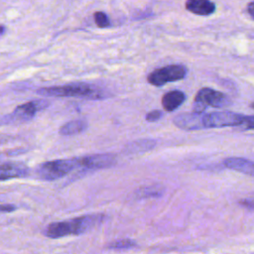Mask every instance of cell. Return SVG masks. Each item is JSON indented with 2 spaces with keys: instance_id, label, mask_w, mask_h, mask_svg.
I'll return each instance as SVG.
<instances>
[{
  "instance_id": "obj_4",
  "label": "cell",
  "mask_w": 254,
  "mask_h": 254,
  "mask_svg": "<svg viewBox=\"0 0 254 254\" xmlns=\"http://www.w3.org/2000/svg\"><path fill=\"white\" fill-rule=\"evenodd\" d=\"M230 104L228 96L220 91L214 90L209 87H203L198 90L195 95L192 111L196 113H203L207 107L222 108Z\"/></svg>"
},
{
  "instance_id": "obj_16",
  "label": "cell",
  "mask_w": 254,
  "mask_h": 254,
  "mask_svg": "<svg viewBox=\"0 0 254 254\" xmlns=\"http://www.w3.org/2000/svg\"><path fill=\"white\" fill-rule=\"evenodd\" d=\"M136 243L131 239H121L118 241H114L108 245V248L112 249H128L135 247Z\"/></svg>"
},
{
  "instance_id": "obj_12",
  "label": "cell",
  "mask_w": 254,
  "mask_h": 254,
  "mask_svg": "<svg viewBox=\"0 0 254 254\" xmlns=\"http://www.w3.org/2000/svg\"><path fill=\"white\" fill-rule=\"evenodd\" d=\"M185 101L186 94L181 90H171L165 93L162 97L163 108L168 112L178 109Z\"/></svg>"
},
{
  "instance_id": "obj_5",
  "label": "cell",
  "mask_w": 254,
  "mask_h": 254,
  "mask_svg": "<svg viewBox=\"0 0 254 254\" xmlns=\"http://www.w3.org/2000/svg\"><path fill=\"white\" fill-rule=\"evenodd\" d=\"M188 68L184 64H169L149 73L147 80L155 86H162L168 82L178 81L187 76Z\"/></svg>"
},
{
  "instance_id": "obj_6",
  "label": "cell",
  "mask_w": 254,
  "mask_h": 254,
  "mask_svg": "<svg viewBox=\"0 0 254 254\" xmlns=\"http://www.w3.org/2000/svg\"><path fill=\"white\" fill-rule=\"evenodd\" d=\"M245 115L231 112L220 111L211 112L203 115L204 128H220L225 126H241Z\"/></svg>"
},
{
  "instance_id": "obj_21",
  "label": "cell",
  "mask_w": 254,
  "mask_h": 254,
  "mask_svg": "<svg viewBox=\"0 0 254 254\" xmlns=\"http://www.w3.org/2000/svg\"><path fill=\"white\" fill-rule=\"evenodd\" d=\"M245 129H254V115L253 116H245L243 124Z\"/></svg>"
},
{
  "instance_id": "obj_3",
  "label": "cell",
  "mask_w": 254,
  "mask_h": 254,
  "mask_svg": "<svg viewBox=\"0 0 254 254\" xmlns=\"http://www.w3.org/2000/svg\"><path fill=\"white\" fill-rule=\"evenodd\" d=\"M78 168L77 158L55 160L43 163L38 168L37 174L44 181H56Z\"/></svg>"
},
{
  "instance_id": "obj_19",
  "label": "cell",
  "mask_w": 254,
  "mask_h": 254,
  "mask_svg": "<svg viewBox=\"0 0 254 254\" xmlns=\"http://www.w3.org/2000/svg\"><path fill=\"white\" fill-rule=\"evenodd\" d=\"M162 116H163V112L159 109H155L146 114V120L149 122H155L161 119Z\"/></svg>"
},
{
  "instance_id": "obj_8",
  "label": "cell",
  "mask_w": 254,
  "mask_h": 254,
  "mask_svg": "<svg viewBox=\"0 0 254 254\" xmlns=\"http://www.w3.org/2000/svg\"><path fill=\"white\" fill-rule=\"evenodd\" d=\"M49 101L45 99H37L18 105L14 112L13 117L18 120H30L40 110H44L49 106Z\"/></svg>"
},
{
  "instance_id": "obj_25",
  "label": "cell",
  "mask_w": 254,
  "mask_h": 254,
  "mask_svg": "<svg viewBox=\"0 0 254 254\" xmlns=\"http://www.w3.org/2000/svg\"><path fill=\"white\" fill-rule=\"evenodd\" d=\"M250 107H251V108H253V109H254V102H253V103H251V104H250Z\"/></svg>"
},
{
  "instance_id": "obj_1",
  "label": "cell",
  "mask_w": 254,
  "mask_h": 254,
  "mask_svg": "<svg viewBox=\"0 0 254 254\" xmlns=\"http://www.w3.org/2000/svg\"><path fill=\"white\" fill-rule=\"evenodd\" d=\"M104 219L103 214H87L75 218L50 223L44 230L49 238H61L67 235H79L95 227Z\"/></svg>"
},
{
  "instance_id": "obj_20",
  "label": "cell",
  "mask_w": 254,
  "mask_h": 254,
  "mask_svg": "<svg viewBox=\"0 0 254 254\" xmlns=\"http://www.w3.org/2000/svg\"><path fill=\"white\" fill-rule=\"evenodd\" d=\"M243 207H246L248 209H254V194L252 196L243 198L240 202H239Z\"/></svg>"
},
{
  "instance_id": "obj_11",
  "label": "cell",
  "mask_w": 254,
  "mask_h": 254,
  "mask_svg": "<svg viewBox=\"0 0 254 254\" xmlns=\"http://www.w3.org/2000/svg\"><path fill=\"white\" fill-rule=\"evenodd\" d=\"M223 165L230 170L243 173L245 175L254 176V162L244 158L230 157L223 161Z\"/></svg>"
},
{
  "instance_id": "obj_23",
  "label": "cell",
  "mask_w": 254,
  "mask_h": 254,
  "mask_svg": "<svg viewBox=\"0 0 254 254\" xmlns=\"http://www.w3.org/2000/svg\"><path fill=\"white\" fill-rule=\"evenodd\" d=\"M247 11L249 13V15L254 19V1L250 2L247 6Z\"/></svg>"
},
{
  "instance_id": "obj_10",
  "label": "cell",
  "mask_w": 254,
  "mask_h": 254,
  "mask_svg": "<svg viewBox=\"0 0 254 254\" xmlns=\"http://www.w3.org/2000/svg\"><path fill=\"white\" fill-rule=\"evenodd\" d=\"M29 168L22 163H4L0 165V181L24 178L29 175Z\"/></svg>"
},
{
  "instance_id": "obj_22",
  "label": "cell",
  "mask_w": 254,
  "mask_h": 254,
  "mask_svg": "<svg viewBox=\"0 0 254 254\" xmlns=\"http://www.w3.org/2000/svg\"><path fill=\"white\" fill-rule=\"evenodd\" d=\"M17 209L14 204H0V212H12Z\"/></svg>"
},
{
  "instance_id": "obj_2",
  "label": "cell",
  "mask_w": 254,
  "mask_h": 254,
  "mask_svg": "<svg viewBox=\"0 0 254 254\" xmlns=\"http://www.w3.org/2000/svg\"><path fill=\"white\" fill-rule=\"evenodd\" d=\"M37 92L48 96H72L88 99H100L104 97V92L101 88L86 82H72L64 85L42 87Z\"/></svg>"
},
{
  "instance_id": "obj_24",
  "label": "cell",
  "mask_w": 254,
  "mask_h": 254,
  "mask_svg": "<svg viewBox=\"0 0 254 254\" xmlns=\"http://www.w3.org/2000/svg\"><path fill=\"white\" fill-rule=\"evenodd\" d=\"M4 30H5V28L3 26H0V34H2L4 32Z\"/></svg>"
},
{
  "instance_id": "obj_17",
  "label": "cell",
  "mask_w": 254,
  "mask_h": 254,
  "mask_svg": "<svg viewBox=\"0 0 254 254\" xmlns=\"http://www.w3.org/2000/svg\"><path fill=\"white\" fill-rule=\"evenodd\" d=\"M94 21H95V24L99 28H106L109 26L108 17L103 12H95L94 13Z\"/></svg>"
},
{
  "instance_id": "obj_15",
  "label": "cell",
  "mask_w": 254,
  "mask_h": 254,
  "mask_svg": "<svg viewBox=\"0 0 254 254\" xmlns=\"http://www.w3.org/2000/svg\"><path fill=\"white\" fill-rule=\"evenodd\" d=\"M156 145V141L145 139V140H139L136 142H133L129 145L130 152H138V151H147L152 149Z\"/></svg>"
},
{
  "instance_id": "obj_13",
  "label": "cell",
  "mask_w": 254,
  "mask_h": 254,
  "mask_svg": "<svg viewBox=\"0 0 254 254\" xmlns=\"http://www.w3.org/2000/svg\"><path fill=\"white\" fill-rule=\"evenodd\" d=\"M186 9L193 14L206 16L215 11V5L210 0H187Z\"/></svg>"
},
{
  "instance_id": "obj_9",
  "label": "cell",
  "mask_w": 254,
  "mask_h": 254,
  "mask_svg": "<svg viewBox=\"0 0 254 254\" xmlns=\"http://www.w3.org/2000/svg\"><path fill=\"white\" fill-rule=\"evenodd\" d=\"M173 122L177 127L188 131L204 128L202 113H196L193 111L191 113H182L177 115Z\"/></svg>"
},
{
  "instance_id": "obj_7",
  "label": "cell",
  "mask_w": 254,
  "mask_h": 254,
  "mask_svg": "<svg viewBox=\"0 0 254 254\" xmlns=\"http://www.w3.org/2000/svg\"><path fill=\"white\" fill-rule=\"evenodd\" d=\"M115 163V157L111 154H95L77 158L78 168L94 170L108 168Z\"/></svg>"
},
{
  "instance_id": "obj_18",
  "label": "cell",
  "mask_w": 254,
  "mask_h": 254,
  "mask_svg": "<svg viewBox=\"0 0 254 254\" xmlns=\"http://www.w3.org/2000/svg\"><path fill=\"white\" fill-rule=\"evenodd\" d=\"M161 191L162 190L156 187H148L145 188L144 190H139L137 192L142 193V196H158L161 194Z\"/></svg>"
},
{
  "instance_id": "obj_14",
  "label": "cell",
  "mask_w": 254,
  "mask_h": 254,
  "mask_svg": "<svg viewBox=\"0 0 254 254\" xmlns=\"http://www.w3.org/2000/svg\"><path fill=\"white\" fill-rule=\"evenodd\" d=\"M87 128V122L84 119H76V120H71L64 125H63L60 128V133L62 135H74V134H79L83 132Z\"/></svg>"
}]
</instances>
